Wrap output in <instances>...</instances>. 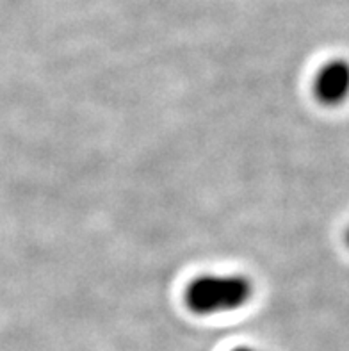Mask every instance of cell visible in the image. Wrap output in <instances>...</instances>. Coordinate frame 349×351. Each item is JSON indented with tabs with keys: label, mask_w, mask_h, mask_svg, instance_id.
<instances>
[{
	"label": "cell",
	"mask_w": 349,
	"mask_h": 351,
	"mask_svg": "<svg viewBox=\"0 0 349 351\" xmlns=\"http://www.w3.org/2000/svg\"><path fill=\"white\" fill-rule=\"evenodd\" d=\"M253 298V282L244 275H200L184 291L191 314L216 316L237 311Z\"/></svg>",
	"instance_id": "cell-1"
},
{
	"label": "cell",
	"mask_w": 349,
	"mask_h": 351,
	"mask_svg": "<svg viewBox=\"0 0 349 351\" xmlns=\"http://www.w3.org/2000/svg\"><path fill=\"white\" fill-rule=\"evenodd\" d=\"M312 93L321 106H342L349 98V61L339 58L321 64L314 75Z\"/></svg>",
	"instance_id": "cell-2"
},
{
	"label": "cell",
	"mask_w": 349,
	"mask_h": 351,
	"mask_svg": "<svg viewBox=\"0 0 349 351\" xmlns=\"http://www.w3.org/2000/svg\"><path fill=\"white\" fill-rule=\"evenodd\" d=\"M232 351H258V350H255V348H252V346H237V348H234Z\"/></svg>",
	"instance_id": "cell-3"
},
{
	"label": "cell",
	"mask_w": 349,
	"mask_h": 351,
	"mask_svg": "<svg viewBox=\"0 0 349 351\" xmlns=\"http://www.w3.org/2000/svg\"><path fill=\"white\" fill-rule=\"evenodd\" d=\"M344 241H346V245L349 246V228L348 230H346V236H344Z\"/></svg>",
	"instance_id": "cell-4"
}]
</instances>
